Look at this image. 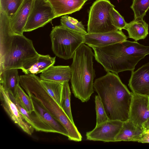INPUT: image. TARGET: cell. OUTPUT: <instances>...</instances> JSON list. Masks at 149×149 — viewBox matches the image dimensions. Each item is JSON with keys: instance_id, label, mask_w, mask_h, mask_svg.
<instances>
[{"instance_id": "cell-27", "label": "cell", "mask_w": 149, "mask_h": 149, "mask_svg": "<svg viewBox=\"0 0 149 149\" xmlns=\"http://www.w3.org/2000/svg\"><path fill=\"white\" fill-rule=\"evenodd\" d=\"M130 8L134 12V19H143L149 9V0H133Z\"/></svg>"}, {"instance_id": "cell-13", "label": "cell", "mask_w": 149, "mask_h": 149, "mask_svg": "<svg viewBox=\"0 0 149 149\" xmlns=\"http://www.w3.org/2000/svg\"><path fill=\"white\" fill-rule=\"evenodd\" d=\"M128 85L133 93L149 97V62L132 72Z\"/></svg>"}, {"instance_id": "cell-5", "label": "cell", "mask_w": 149, "mask_h": 149, "mask_svg": "<svg viewBox=\"0 0 149 149\" xmlns=\"http://www.w3.org/2000/svg\"><path fill=\"white\" fill-rule=\"evenodd\" d=\"M19 84L28 95L34 96L62 124L68 132L69 140L77 142L81 141L82 136L74 123L47 92L40 77L31 74L20 75Z\"/></svg>"}, {"instance_id": "cell-10", "label": "cell", "mask_w": 149, "mask_h": 149, "mask_svg": "<svg viewBox=\"0 0 149 149\" xmlns=\"http://www.w3.org/2000/svg\"><path fill=\"white\" fill-rule=\"evenodd\" d=\"M1 105L11 120L25 133L31 135L34 129L25 120L16 104L12 101L8 92L0 85Z\"/></svg>"}, {"instance_id": "cell-30", "label": "cell", "mask_w": 149, "mask_h": 149, "mask_svg": "<svg viewBox=\"0 0 149 149\" xmlns=\"http://www.w3.org/2000/svg\"><path fill=\"white\" fill-rule=\"evenodd\" d=\"M68 15H65L61 17L60 19L61 25L68 29L84 35L87 33L86 30L82 29L70 22L68 19Z\"/></svg>"}, {"instance_id": "cell-16", "label": "cell", "mask_w": 149, "mask_h": 149, "mask_svg": "<svg viewBox=\"0 0 149 149\" xmlns=\"http://www.w3.org/2000/svg\"><path fill=\"white\" fill-rule=\"evenodd\" d=\"M144 134L143 128L136 126L129 119L123 122L120 130L115 138V142H138L143 137Z\"/></svg>"}, {"instance_id": "cell-2", "label": "cell", "mask_w": 149, "mask_h": 149, "mask_svg": "<svg viewBox=\"0 0 149 149\" xmlns=\"http://www.w3.org/2000/svg\"><path fill=\"white\" fill-rule=\"evenodd\" d=\"M93 88L100 99L109 120L124 122L129 119L132 93L118 74L107 72L95 80Z\"/></svg>"}, {"instance_id": "cell-20", "label": "cell", "mask_w": 149, "mask_h": 149, "mask_svg": "<svg viewBox=\"0 0 149 149\" xmlns=\"http://www.w3.org/2000/svg\"><path fill=\"white\" fill-rule=\"evenodd\" d=\"M125 29L128 37L136 41L145 39L148 34V25L143 19H134L127 23Z\"/></svg>"}, {"instance_id": "cell-19", "label": "cell", "mask_w": 149, "mask_h": 149, "mask_svg": "<svg viewBox=\"0 0 149 149\" xmlns=\"http://www.w3.org/2000/svg\"><path fill=\"white\" fill-rule=\"evenodd\" d=\"M71 75L70 66L53 65L42 72L40 78L43 80L63 83L69 82Z\"/></svg>"}, {"instance_id": "cell-18", "label": "cell", "mask_w": 149, "mask_h": 149, "mask_svg": "<svg viewBox=\"0 0 149 149\" xmlns=\"http://www.w3.org/2000/svg\"><path fill=\"white\" fill-rule=\"evenodd\" d=\"M52 6L56 17L79 11L86 0H48Z\"/></svg>"}, {"instance_id": "cell-23", "label": "cell", "mask_w": 149, "mask_h": 149, "mask_svg": "<svg viewBox=\"0 0 149 149\" xmlns=\"http://www.w3.org/2000/svg\"><path fill=\"white\" fill-rule=\"evenodd\" d=\"M41 82L47 92L61 106L63 83L42 79Z\"/></svg>"}, {"instance_id": "cell-11", "label": "cell", "mask_w": 149, "mask_h": 149, "mask_svg": "<svg viewBox=\"0 0 149 149\" xmlns=\"http://www.w3.org/2000/svg\"><path fill=\"white\" fill-rule=\"evenodd\" d=\"M84 43L89 47H102L127 40L122 30H117L104 33H88L84 35Z\"/></svg>"}, {"instance_id": "cell-24", "label": "cell", "mask_w": 149, "mask_h": 149, "mask_svg": "<svg viewBox=\"0 0 149 149\" xmlns=\"http://www.w3.org/2000/svg\"><path fill=\"white\" fill-rule=\"evenodd\" d=\"M14 96L21 106L29 113L34 111L33 102L30 97L18 84L17 86Z\"/></svg>"}, {"instance_id": "cell-7", "label": "cell", "mask_w": 149, "mask_h": 149, "mask_svg": "<svg viewBox=\"0 0 149 149\" xmlns=\"http://www.w3.org/2000/svg\"><path fill=\"white\" fill-rule=\"evenodd\" d=\"M115 6L109 0H96L88 13L87 33H104L118 30L111 24L109 12Z\"/></svg>"}, {"instance_id": "cell-12", "label": "cell", "mask_w": 149, "mask_h": 149, "mask_svg": "<svg viewBox=\"0 0 149 149\" xmlns=\"http://www.w3.org/2000/svg\"><path fill=\"white\" fill-rule=\"evenodd\" d=\"M132 93L129 119L143 128V125L149 118V97Z\"/></svg>"}, {"instance_id": "cell-29", "label": "cell", "mask_w": 149, "mask_h": 149, "mask_svg": "<svg viewBox=\"0 0 149 149\" xmlns=\"http://www.w3.org/2000/svg\"><path fill=\"white\" fill-rule=\"evenodd\" d=\"M109 13L112 24L118 30L125 29L127 23L114 7L110 9Z\"/></svg>"}, {"instance_id": "cell-25", "label": "cell", "mask_w": 149, "mask_h": 149, "mask_svg": "<svg viewBox=\"0 0 149 149\" xmlns=\"http://www.w3.org/2000/svg\"><path fill=\"white\" fill-rule=\"evenodd\" d=\"M71 93L68 82H64L63 84L61 107L71 120L74 123L71 109Z\"/></svg>"}, {"instance_id": "cell-34", "label": "cell", "mask_w": 149, "mask_h": 149, "mask_svg": "<svg viewBox=\"0 0 149 149\" xmlns=\"http://www.w3.org/2000/svg\"><path fill=\"white\" fill-rule=\"evenodd\" d=\"M87 1H88V0H86Z\"/></svg>"}, {"instance_id": "cell-21", "label": "cell", "mask_w": 149, "mask_h": 149, "mask_svg": "<svg viewBox=\"0 0 149 149\" xmlns=\"http://www.w3.org/2000/svg\"><path fill=\"white\" fill-rule=\"evenodd\" d=\"M17 70L8 69L0 73V85L10 94L13 96L17 86L19 84L20 76Z\"/></svg>"}, {"instance_id": "cell-4", "label": "cell", "mask_w": 149, "mask_h": 149, "mask_svg": "<svg viewBox=\"0 0 149 149\" xmlns=\"http://www.w3.org/2000/svg\"><path fill=\"white\" fill-rule=\"evenodd\" d=\"M94 56L91 48L83 43L75 52L70 66L72 93L83 102L88 101L94 93V80L96 75L93 67Z\"/></svg>"}, {"instance_id": "cell-3", "label": "cell", "mask_w": 149, "mask_h": 149, "mask_svg": "<svg viewBox=\"0 0 149 149\" xmlns=\"http://www.w3.org/2000/svg\"><path fill=\"white\" fill-rule=\"evenodd\" d=\"M149 54V46L136 41L124 42L98 48L96 60L107 72L118 74L134 71L138 63Z\"/></svg>"}, {"instance_id": "cell-17", "label": "cell", "mask_w": 149, "mask_h": 149, "mask_svg": "<svg viewBox=\"0 0 149 149\" xmlns=\"http://www.w3.org/2000/svg\"><path fill=\"white\" fill-rule=\"evenodd\" d=\"M9 96L12 101L16 105L26 121L36 131L55 133L54 131L34 111L31 113L29 112L21 106L13 95L9 94Z\"/></svg>"}, {"instance_id": "cell-6", "label": "cell", "mask_w": 149, "mask_h": 149, "mask_svg": "<svg viewBox=\"0 0 149 149\" xmlns=\"http://www.w3.org/2000/svg\"><path fill=\"white\" fill-rule=\"evenodd\" d=\"M84 35L61 25L55 26L50 35L52 51L60 58H72L76 50L84 43Z\"/></svg>"}, {"instance_id": "cell-14", "label": "cell", "mask_w": 149, "mask_h": 149, "mask_svg": "<svg viewBox=\"0 0 149 149\" xmlns=\"http://www.w3.org/2000/svg\"><path fill=\"white\" fill-rule=\"evenodd\" d=\"M33 0H24L14 16L10 19L12 28L16 33L23 34Z\"/></svg>"}, {"instance_id": "cell-1", "label": "cell", "mask_w": 149, "mask_h": 149, "mask_svg": "<svg viewBox=\"0 0 149 149\" xmlns=\"http://www.w3.org/2000/svg\"><path fill=\"white\" fill-rule=\"evenodd\" d=\"M40 54L31 40L13 31L10 18L0 10V73L6 69H17L25 73Z\"/></svg>"}, {"instance_id": "cell-22", "label": "cell", "mask_w": 149, "mask_h": 149, "mask_svg": "<svg viewBox=\"0 0 149 149\" xmlns=\"http://www.w3.org/2000/svg\"><path fill=\"white\" fill-rule=\"evenodd\" d=\"M56 57H52L49 55L40 54L37 60L28 69L25 74H37L42 73L53 65Z\"/></svg>"}, {"instance_id": "cell-31", "label": "cell", "mask_w": 149, "mask_h": 149, "mask_svg": "<svg viewBox=\"0 0 149 149\" xmlns=\"http://www.w3.org/2000/svg\"><path fill=\"white\" fill-rule=\"evenodd\" d=\"M68 19L70 22L73 23L75 25L83 30H86L84 26L81 22H79L76 19L69 16H68Z\"/></svg>"}, {"instance_id": "cell-26", "label": "cell", "mask_w": 149, "mask_h": 149, "mask_svg": "<svg viewBox=\"0 0 149 149\" xmlns=\"http://www.w3.org/2000/svg\"><path fill=\"white\" fill-rule=\"evenodd\" d=\"M24 0H0V10L4 11L11 18L20 7Z\"/></svg>"}, {"instance_id": "cell-15", "label": "cell", "mask_w": 149, "mask_h": 149, "mask_svg": "<svg viewBox=\"0 0 149 149\" xmlns=\"http://www.w3.org/2000/svg\"><path fill=\"white\" fill-rule=\"evenodd\" d=\"M28 95L33 102L35 112L40 116L54 131L55 133L68 137V132L62 124L47 110L34 96L31 95Z\"/></svg>"}, {"instance_id": "cell-32", "label": "cell", "mask_w": 149, "mask_h": 149, "mask_svg": "<svg viewBox=\"0 0 149 149\" xmlns=\"http://www.w3.org/2000/svg\"><path fill=\"white\" fill-rule=\"evenodd\" d=\"M138 142L142 143H149V132L145 133L143 137Z\"/></svg>"}, {"instance_id": "cell-9", "label": "cell", "mask_w": 149, "mask_h": 149, "mask_svg": "<svg viewBox=\"0 0 149 149\" xmlns=\"http://www.w3.org/2000/svg\"><path fill=\"white\" fill-rule=\"evenodd\" d=\"M123 122L118 120H109L96 125L92 131L86 132L88 140L104 142H115V138L120 130Z\"/></svg>"}, {"instance_id": "cell-33", "label": "cell", "mask_w": 149, "mask_h": 149, "mask_svg": "<svg viewBox=\"0 0 149 149\" xmlns=\"http://www.w3.org/2000/svg\"><path fill=\"white\" fill-rule=\"evenodd\" d=\"M143 128L144 133L149 132V118L143 124Z\"/></svg>"}, {"instance_id": "cell-8", "label": "cell", "mask_w": 149, "mask_h": 149, "mask_svg": "<svg viewBox=\"0 0 149 149\" xmlns=\"http://www.w3.org/2000/svg\"><path fill=\"white\" fill-rule=\"evenodd\" d=\"M55 18L53 8L48 0H33L24 32L42 27Z\"/></svg>"}, {"instance_id": "cell-28", "label": "cell", "mask_w": 149, "mask_h": 149, "mask_svg": "<svg viewBox=\"0 0 149 149\" xmlns=\"http://www.w3.org/2000/svg\"><path fill=\"white\" fill-rule=\"evenodd\" d=\"M95 108L96 114V125H98L109 120L103 104L99 96L95 97Z\"/></svg>"}]
</instances>
